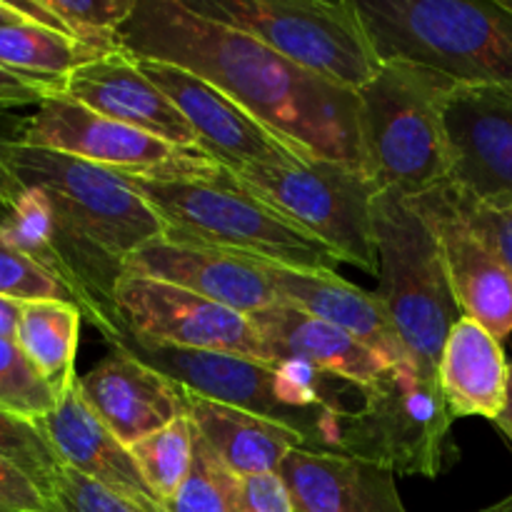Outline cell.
<instances>
[{
    "label": "cell",
    "instance_id": "cell-1",
    "mask_svg": "<svg viewBox=\"0 0 512 512\" xmlns=\"http://www.w3.org/2000/svg\"><path fill=\"white\" fill-rule=\"evenodd\" d=\"M118 45L135 60L203 78L303 158L335 160L368 175L358 93L308 73L260 40L193 13L183 0H138Z\"/></svg>",
    "mask_w": 512,
    "mask_h": 512
},
{
    "label": "cell",
    "instance_id": "cell-2",
    "mask_svg": "<svg viewBox=\"0 0 512 512\" xmlns=\"http://www.w3.org/2000/svg\"><path fill=\"white\" fill-rule=\"evenodd\" d=\"M163 220L165 238L300 270H335L343 260L203 153H183L160 173H123Z\"/></svg>",
    "mask_w": 512,
    "mask_h": 512
},
{
    "label": "cell",
    "instance_id": "cell-3",
    "mask_svg": "<svg viewBox=\"0 0 512 512\" xmlns=\"http://www.w3.org/2000/svg\"><path fill=\"white\" fill-rule=\"evenodd\" d=\"M380 63L423 65L470 88H512V10L500 0H355Z\"/></svg>",
    "mask_w": 512,
    "mask_h": 512
},
{
    "label": "cell",
    "instance_id": "cell-4",
    "mask_svg": "<svg viewBox=\"0 0 512 512\" xmlns=\"http://www.w3.org/2000/svg\"><path fill=\"white\" fill-rule=\"evenodd\" d=\"M453 80L390 60L358 90L365 170L378 190L418 198L450 178L445 103Z\"/></svg>",
    "mask_w": 512,
    "mask_h": 512
},
{
    "label": "cell",
    "instance_id": "cell-5",
    "mask_svg": "<svg viewBox=\"0 0 512 512\" xmlns=\"http://www.w3.org/2000/svg\"><path fill=\"white\" fill-rule=\"evenodd\" d=\"M373 230L380 303L415 368L438 378L445 340L465 318L450 290L438 240L410 200L390 190L375 195Z\"/></svg>",
    "mask_w": 512,
    "mask_h": 512
},
{
    "label": "cell",
    "instance_id": "cell-6",
    "mask_svg": "<svg viewBox=\"0 0 512 512\" xmlns=\"http://www.w3.org/2000/svg\"><path fill=\"white\" fill-rule=\"evenodd\" d=\"M360 395L363 408L340 418L338 453L423 478H438L458 463L455 415L438 378L408 360L385 370Z\"/></svg>",
    "mask_w": 512,
    "mask_h": 512
},
{
    "label": "cell",
    "instance_id": "cell-7",
    "mask_svg": "<svg viewBox=\"0 0 512 512\" xmlns=\"http://www.w3.org/2000/svg\"><path fill=\"white\" fill-rule=\"evenodd\" d=\"M318 78L358 93L380 70L355 0H183Z\"/></svg>",
    "mask_w": 512,
    "mask_h": 512
},
{
    "label": "cell",
    "instance_id": "cell-8",
    "mask_svg": "<svg viewBox=\"0 0 512 512\" xmlns=\"http://www.w3.org/2000/svg\"><path fill=\"white\" fill-rule=\"evenodd\" d=\"M233 175L290 223L328 245L343 263L378 275L373 203L380 190L363 170L335 160L290 158L250 165Z\"/></svg>",
    "mask_w": 512,
    "mask_h": 512
},
{
    "label": "cell",
    "instance_id": "cell-9",
    "mask_svg": "<svg viewBox=\"0 0 512 512\" xmlns=\"http://www.w3.org/2000/svg\"><path fill=\"white\" fill-rule=\"evenodd\" d=\"M0 155L23 188L45 190L73 223L123 260L150 240L163 238V220L130 188L123 173L20 140L5 143Z\"/></svg>",
    "mask_w": 512,
    "mask_h": 512
},
{
    "label": "cell",
    "instance_id": "cell-10",
    "mask_svg": "<svg viewBox=\"0 0 512 512\" xmlns=\"http://www.w3.org/2000/svg\"><path fill=\"white\" fill-rule=\"evenodd\" d=\"M0 235L43 265L105 340L125 328L115 303L118 283L128 270L125 260L90 238L45 190L25 188L0 220Z\"/></svg>",
    "mask_w": 512,
    "mask_h": 512
},
{
    "label": "cell",
    "instance_id": "cell-11",
    "mask_svg": "<svg viewBox=\"0 0 512 512\" xmlns=\"http://www.w3.org/2000/svg\"><path fill=\"white\" fill-rule=\"evenodd\" d=\"M125 330L148 343L215 350L275 363V355L250 315L188 293L183 288L125 270L115 293Z\"/></svg>",
    "mask_w": 512,
    "mask_h": 512
},
{
    "label": "cell",
    "instance_id": "cell-12",
    "mask_svg": "<svg viewBox=\"0 0 512 512\" xmlns=\"http://www.w3.org/2000/svg\"><path fill=\"white\" fill-rule=\"evenodd\" d=\"M105 343L110 350H118V353L158 370L160 375L178 383L188 393L288 425L310 440V448L323 450L313 425L280 400L278 365L275 363H263V360L233 353H215V350L148 343L125 328Z\"/></svg>",
    "mask_w": 512,
    "mask_h": 512
},
{
    "label": "cell",
    "instance_id": "cell-13",
    "mask_svg": "<svg viewBox=\"0 0 512 512\" xmlns=\"http://www.w3.org/2000/svg\"><path fill=\"white\" fill-rule=\"evenodd\" d=\"M438 240L450 290L465 318L503 343L512 335V275L493 245L455 205L450 183L408 198Z\"/></svg>",
    "mask_w": 512,
    "mask_h": 512
},
{
    "label": "cell",
    "instance_id": "cell-14",
    "mask_svg": "<svg viewBox=\"0 0 512 512\" xmlns=\"http://www.w3.org/2000/svg\"><path fill=\"white\" fill-rule=\"evenodd\" d=\"M453 188L512 210V88L455 85L445 103Z\"/></svg>",
    "mask_w": 512,
    "mask_h": 512
},
{
    "label": "cell",
    "instance_id": "cell-15",
    "mask_svg": "<svg viewBox=\"0 0 512 512\" xmlns=\"http://www.w3.org/2000/svg\"><path fill=\"white\" fill-rule=\"evenodd\" d=\"M20 143L73 155L115 173H160L185 153L165 140L85 108L63 90L45 98L25 118Z\"/></svg>",
    "mask_w": 512,
    "mask_h": 512
},
{
    "label": "cell",
    "instance_id": "cell-16",
    "mask_svg": "<svg viewBox=\"0 0 512 512\" xmlns=\"http://www.w3.org/2000/svg\"><path fill=\"white\" fill-rule=\"evenodd\" d=\"M135 63L145 78L153 80L185 115L193 133L198 135L200 153L223 168L235 173L250 165L303 158L198 75L153 60H135Z\"/></svg>",
    "mask_w": 512,
    "mask_h": 512
},
{
    "label": "cell",
    "instance_id": "cell-17",
    "mask_svg": "<svg viewBox=\"0 0 512 512\" xmlns=\"http://www.w3.org/2000/svg\"><path fill=\"white\" fill-rule=\"evenodd\" d=\"M125 268L228 305L243 315H255L283 303L260 260L165 235L130 255Z\"/></svg>",
    "mask_w": 512,
    "mask_h": 512
},
{
    "label": "cell",
    "instance_id": "cell-18",
    "mask_svg": "<svg viewBox=\"0 0 512 512\" xmlns=\"http://www.w3.org/2000/svg\"><path fill=\"white\" fill-rule=\"evenodd\" d=\"M63 93L85 108L128 128L165 140L185 153H200L198 135L173 100L143 75L128 53H110L70 73Z\"/></svg>",
    "mask_w": 512,
    "mask_h": 512
},
{
    "label": "cell",
    "instance_id": "cell-19",
    "mask_svg": "<svg viewBox=\"0 0 512 512\" xmlns=\"http://www.w3.org/2000/svg\"><path fill=\"white\" fill-rule=\"evenodd\" d=\"M78 393L128 448L185 415V393L178 383L118 350L78 375Z\"/></svg>",
    "mask_w": 512,
    "mask_h": 512
},
{
    "label": "cell",
    "instance_id": "cell-20",
    "mask_svg": "<svg viewBox=\"0 0 512 512\" xmlns=\"http://www.w3.org/2000/svg\"><path fill=\"white\" fill-rule=\"evenodd\" d=\"M65 468L123 498L140 512H170L145 483L128 445L120 443L103 420L80 398L78 385L55 410L35 420Z\"/></svg>",
    "mask_w": 512,
    "mask_h": 512
},
{
    "label": "cell",
    "instance_id": "cell-21",
    "mask_svg": "<svg viewBox=\"0 0 512 512\" xmlns=\"http://www.w3.org/2000/svg\"><path fill=\"white\" fill-rule=\"evenodd\" d=\"M283 303L305 310L373 350L388 365L408 363V350L378 293L358 288L335 270H300L260 260ZM413 363V360H410Z\"/></svg>",
    "mask_w": 512,
    "mask_h": 512
},
{
    "label": "cell",
    "instance_id": "cell-22",
    "mask_svg": "<svg viewBox=\"0 0 512 512\" xmlns=\"http://www.w3.org/2000/svg\"><path fill=\"white\" fill-rule=\"evenodd\" d=\"M278 475L298 512H408L395 473L343 453L298 448Z\"/></svg>",
    "mask_w": 512,
    "mask_h": 512
},
{
    "label": "cell",
    "instance_id": "cell-23",
    "mask_svg": "<svg viewBox=\"0 0 512 512\" xmlns=\"http://www.w3.org/2000/svg\"><path fill=\"white\" fill-rule=\"evenodd\" d=\"M183 393L185 418L190 420L195 440L223 468L233 473H280L293 450L310 448V440L288 425L230 408V405L213 403V400L188 393L185 388Z\"/></svg>",
    "mask_w": 512,
    "mask_h": 512
},
{
    "label": "cell",
    "instance_id": "cell-24",
    "mask_svg": "<svg viewBox=\"0 0 512 512\" xmlns=\"http://www.w3.org/2000/svg\"><path fill=\"white\" fill-rule=\"evenodd\" d=\"M250 320L273 350L275 363L288 358L305 360L325 373L348 380L358 390L368 388L375 378L393 368L350 333L288 303L260 310L250 315Z\"/></svg>",
    "mask_w": 512,
    "mask_h": 512
},
{
    "label": "cell",
    "instance_id": "cell-25",
    "mask_svg": "<svg viewBox=\"0 0 512 512\" xmlns=\"http://www.w3.org/2000/svg\"><path fill=\"white\" fill-rule=\"evenodd\" d=\"M510 363L503 343L480 323L460 318L445 340L438 365V383L458 418H500L508 400Z\"/></svg>",
    "mask_w": 512,
    "mask_h": 512
},
{
    "label": "cell",
    "instance_id": "cell-26",
    "mask_svg": "<svg viewBox=\"0 0 512 512\" xmlns=\"http://www.w3.org/2000/svg\"><path fill=\"white\" fill-rule=\"evenodd\" d=\"M83 320V313L73 303L63 300L23 303L15 343L60 398H65L78 385L75 355H78Z\"/></svg>",
    "mask_w": 512,
    "mask_h": 512
},
{
    "label": "cell",
    "instance_id": "cell-27",
    "mask_svg": "<svg viewBox=\"0 0 512 512\" xmlns=\"http://www.w3.org/2000/svg\"><path fill=\"white\" fill-rule=\"evenodd\" d=\"M103 58L60 30L38 23H15L0 28V68L25 78L45 80L63 88L65 78L83 65Z\"/></svg>",
    "mask_w": 512,
    "mask_h": 512
},
{
    "label": "cell",
    "instance_id": "cell-28",
    "mask_svg": "<svg viewBox=\"0 0 512 512\" xmlns=\"http://www.w3.org/2000/svg\"><path fill=\"white\" fill-rule=\"evenodd\" d=\"M145 483L153 490L155 498L170 508L178 493L183 490L185 480L190 478L195 460V438L190 420L178 418L165 425L158 433L138 440L130 448Z\"/></svg>",
    "mask_w": 512,
    "mask_h": 512
},
{
    "label": "cell",
    "instance_id": "cell-29",
    "mask_svg": "<svg viewBox=\"0 0 512 512\" xmlns=\"http://www.w3.org/2000/svg\"><path fill=\"white\" fill-rule=\"evenodd\" d=\"M65 35L100 55L120 53L118 30L138 0H40Z\"/></svg>",
    "mask_w": 512,
    "mask_h": 512
},
{
    "label": "cell",
    "instance_id": "cell-30",
    "mask_svg": "<svg viewBox=\"0 0 512 512\" xmlns=\"http://www.w3.org/2000/svg\"><path fill=\"white\" fill-rule=\"evenodd\" d=\"M195 455L203 460L205 470L213 478L215 488L220 490L230 512H298L288 485H285V480L278 473H233V470L223 468L198 440H195Z\"/></svg>",
    "mask_w": 512,
    "mask_h": 512
},
{
    "label": "cell",
    "instance_id": "cell-31",
    "mask_svg": "<svg viewBox=\"0 0 512 512\" xmlns=\"http://www.w3.org/2000/svg\"><path fill=\"white\" fill-rule=\"evenodd\" d=\"M60 395L45 383L15 340L0 338V410L40 420L55 410Z\"/></svg>",
    "mask_w": 512,
    "mask_h": 512
},
{
    "label": "cell",
    "instance_id": "cell-32",
    "mask_svg": "<svg viewBox=\"0 0 512 512\" xmlns=\"http://www.w3.org/2000/svg\"><path fill=\"white\" fill-rule=\"evenodd\" d=\"M0 455L13 460L20 470H25L43 488L45 498H48L50 485H53L63 463L55 455V450L50 448L48 438H45L35 420L0 410Z\"/></svg>",
    "mask_w": 512,
    "mask_h": 512
},
{
    "label": "cell",
    "instance_id": "cell-33",
    "mask_svg": "<svg viewBox=\"0 0 512 512\" xmlns=\"http://www.w3.org/2000/svg\"><path fill=\"white\" fill-rule=\"evenodd\" d=\"M0 295L18 300V303H35V300L73 303L68 290L43 265L10 245L3 235H0Z\"/></svg>",
    "mask_w": 512,
    "mask_h": 512
},
{
    "label": "cell",
    "instance_id": "cell-34",
    "mask_svg": "<svg viewBox=\"0 0 512 512\" xmlns=\"http://www.w3.org/2000/svg\"><path fill=\"white\" fill-rule=\"evenodd\" d=\"M50 512H140L103 485L70 468H60L48 490Z\"/></svg>",
    "mask_w": 512,
    "mask_h": 512
},
{
    "label": "cell",
    "instance_id": "cell-35",
    "mask_svg": "<svg viewBox=\"0 0 512 512\" xmlns=\"http://www.w3.org/2000/svg\"><path fill=\"white\" fill-rule=\"evenodd\" d=\"M455 205L460 208V213L473 223V228L488 240L495 248V253L500 255V260L505 263V268L512 275V210L510 208H493V205L478 203V200L468 198V195L460 193L458 188H453Z\"/></svg>",
    "mask_w": 512,
    "mask_h": 512
},
{
    "label": "cell",
    "instance_id": "cell-36",
    "mask_svg": "<svg viewBox=\"0 0 512 512\" xmlns=\"http://www.w3.org/2000/svg\"><path fill=\"white\" fill-rule=\"evenodd\" d=\"M0 512H50L43 488L5 455H0Z\"/></svg>",
    "mask_w": 512,
    "mask_h": 512
},
{
    "label": "cell",
    "instance_id": "cell-37",
    "mask_svg": "<svg viewBox=\"0 0 512 512\" xmlns=\"http://www.w3.org/2000/svg\"><path fill=\"white\" fill-rule=\"evenodd\" d=\"M170 512H230L225 505L223 495L215 488L213 478L205 470L203 460L195 455L193 470H190V478L185 480L183 490L178 493V498L170 503Z\"/></svg>",
    "mask_w": 512,
    "mask_h": 512
},
{
    "label": "cell",
    "instance_id": "cell-38",
    "mask_svg": "<svg viewBox=\"0 0 512 512\" xmlns=\"http://www.w3.org/2000/svg\"><path fill=\"white\" fill-rule=\"evenodd\" d=\"M60 90L63 88L55 83L25 78V75L0 68V113H8L13 108H28V105L38 108L45 98L60 93Z\"/></svg>",
    "mask_w": 512,
    "mask_h": 512
},
{
    "label": "cell",
    "instance_id": "cell-39",
    "mask_svg": "<svg viewBox=\"0 0 512 512\" xmlns=\"http://www.w3.org/2000/svg\"><path fill=\"white\" fill-rule=\"evenodd\" d=\"M23 128H25V118H13L8 113H0V148L10 140H20L23 138ZM23 185L18 183L10 168L5 165L3 155H0V213L8 215L13 210V205L18 203V198L23 195Z\"/></svg>",
    "mask_w": 512,
    "mask_h": 512
},
{
    "label": "cell",
    "instance_id": "cell-40",
    "mask_svg": "<svg viewBox=\"0 0 512 512\" xmlns=\"http://www.w3.org/2000/svg\"><path fill=\"white\" fill-rule=\"evenodd\" d=\"M20 315H23V303L0 295V338L5 340L18 338Z\"/></svg>",
    "mask_w": 512,
    "mask_h": 512
},
{
    "label": "cell",
    "instance_id": "cell-41",
    "mask_svg": "<svg viewBox=\"0 0 512 512\" xmlns=\"http://www.w3.org/2000/svg\"><path fill=\"white\" fill-rule=\"evenodd\" d=\"M493 425L505 435V440H508L512 448V365H510V380H508V400H505L503 413H500V418L495 420Z\"/></svg>",
    "mask_w": 512,
    "mask_h": 512
},
{
    "label": "cell",
    "instance_id": "cell-42",
    "mask_svg": "<svg viewBox=\"0 0 512 512\" xmlns=\"http://www.w3.org/2000/svg\"><path fill=\"white\" fill-rule=\"evenodd\" d=\"M25 15L20 10H15V5L10 0H0V28L3 25H15V23H25Z\"/></svg>",
    "mask_w": 512,
    "mask_h": 512
},
{
    "label": "cell",
    "instance_id": "cell-43",
    "mask_svg": "<svg viewBox=\"0 0 512 512\" xmlns=\"http://www.w3.org/2000/svg\"><path fill=\"white\" fill-rule=\"evenodd\" d=\"M478 512H512V493H510L508 498H505V500H500V503L490 505V508L478 510Z\"/></svg>",
    "mask_w": 512,
    "mask_h": 512
},
{
    "label": "cell",
    "instance_id": "cell-44",
    "mask_svg": "<svg viewBox=\"0 0 512 512\" xmlns=\"http://www.w3.org/2000/svg\"><path fill=\"white\" fill-rule=\"evenodd\" d=\"M500 3H503L508 10H512V0H500Z\"/></svg>",
    "mask_w": 512,
    "mask_h": 512
},
{
    "label": "cell",
    "instance_id": "cell-45",
    "mask_svg": "<svg viewBox=\"0 0 512 512\" xmlns=\"http://www.w3.org/2000/svg\"><path fill=\"white\" fill-rule=\"evenodd\" d=\"M5 218V213H0V220H3Z\"/></svg>",
    "mask_w": 512,
    "mask_h": 512
}]
</instances>
